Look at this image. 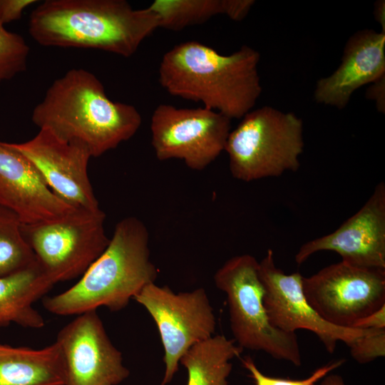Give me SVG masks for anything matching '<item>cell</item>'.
Instances as JSON below:
<instances>
[{
  "mask_svg": "<svg viewBox=\"0 0 385 385\" xmlns=\"http://www.w3.org/2000/svg\"><path fill=\"white\" fill-rule=\"evenodd\" d=\"M260 55L242 46L223 55L195 41L180 43L160 63L159 81L170 94L200 102L229 118H241L251 111L262 92Z\"/></svg>",
  "mask_w": 385,
  "mask_h": 385,
  "instance_id": "obj_1",
  "label": "cell"
},
{
  "mask_svg": "<svg viewBox=\"0 0 385 385\" xmlns=\"http://www.w3.org/2000/svg\"><path fill=\"white\" fill-rule=\"evenodd\" d=\"M33 123L83 144L97 158L130 139L142 117L133 105L115 102L91 72L73 68L56 79L34 108Z\"/></svg>",
  "mask_w": 385,
  "mask_h": 385,
  "instance_id": "obj_2",
  "label": "cell"
},
{
  "mask_svg": "<svg viewBox=\"0 0 385 385\" xmlns=\"http://www.w3.org/2000/svg\"><path fill=\"white\" fill-rule=\"evenodd\" d=\"M159 28L148 7L135 9L125 0H46L30 14L29 32L40 45L98 49L133 55Z\"/></svg>",
  "mask_w": 385,
  "mask_h": 385,
  "instance_id": "obj_3",
  "label": "cell"
},
{
  "mask_svg": "<svg viewBox=\"0 0 385 385\" xmlns=\"http://www.w3.org/2000/svg\"><path fill=\"white\" fill-rule=\"evenodd\" d=\"M158 270L150 257L149 232L138 218L120 220L103 252L66 291L45 297L44 308L52 314H81L106 307L125 308L147 284L155 282Z\"/></svg>",
  "mask_w": 385,
  "mask_h": 385,
  "instance_id": "obj_4",
  "label": "cell"
},
{
  "mask_svg": "<svg viewBox=\"0 0 385 385\" xmlns=\"http://www.w3.org/2000/svg\"><path fill=\"white\" fill-rule=\"evenodd\" d=\"M304 147L302 120L265 106L242 117L230 131L225 150L232 177L250 182L297 171Z\"/></svg>",
  "mask_w": 385,
  "mask_h": 385,
  "instance_id": "obj_5",
  "label": "cell"
},
{
  "mask_svg": "<svg viewBox=\"0 0 385 385\" xmlns=\"http://www.w3.org/2000/svg\"><path fill=\"white\" fill-rule=\"evenodd\" d=\"M213 279L215 286L226 294L231 331L240 348L262 351L297 366L302 364L296 333L283 332L269 319L259 262L252 255L231 257L216 271Z\"/></svg>",
  "mask_w": 385,
  "mask_h": 385,
  "instance_id": "obj_6",
  "label": "cell"
},
{
  "mask_svg": "<svg viewBox=\"0 0 385 385\" xmlns=\"http://www.w3.org/2000/svg\"><path fill=\"white\" fill-rule=\"evenodd\" d=\"M101 209L76 208L50 222L21 224L36 261L55 284L81 276L106 250L110 239Z\"/></svg>",
  "mask_w": 385,
  "mask_h": 385,
  "instance_id": "obj_7",
  "label": "cell"
},
{
  "mask_svg": "<svg viewBox=\"0 0 385 385\" xmlns=\"http://www.w3.org/2000/svg\"><path fill=\"white\" fill-rule=\"evenodd\" d=\"M133 299L144 307L158 327L164 350L161 385H166L178 371L184 354L213 336L216 319L212 307L204 288L175 293L155 282L145 285Z\"/></svg>",
  "mask_w": 385,
  "mask_h": 385,
  "instance_id": "obj_8",
  "label": "cell"
},
{
  "mask_svg": "<svg viewBox=\"0 0 385 385\" xmlns=\"http://www.w3.org/2000/svg\"><path fill=\"white\" fill-rule=\"evenodd\" d=\"M230 118L207 108L160 104L151 116V144L160 160L179 159L202 170L225 150Z\"/></svg>",
  "mask_w": 385,
  "mask_h": 385,
  "instance_id": "obj_9",
  "label": "cell"
},
{
  "mask_svg": "<svg viewBox=\"0 0 385 385\" xmlns=\"http://www.w3.org/2000/svg\"><path fill=\"white\" fill-rule=\"evenodd\" d=\"M304 296L327 322L352 328L359 319L385 304V270L344 261L302 277Z\"/></svg>",
  "mask_w": 385,
  "mask_h": 385,
  "instance_id": "obj_10",
  "label": "cell"
},
{
  "mask_svg": "<svg viewBox=\"0 0 385 385\" xmlns=\"http://www.w3.org/2000/svg\"><path fill=\"white\" fill-rule=\"evenodd\" d=\"M259 274L265 290L263 302L269 319L274 327L283 332L310 331L332 354L338 342L349 346L355 339L372 329L341 327L325 321L304 296L303 276L299 272L287 274L277 267L272 250H268L259 262Z\"/></svg>",
  "mask_w": 385,
  "mask_h": 385,
  "instance_id": "obj_11",
  "label": "cell"
},
{
  "mask_svg": "<svg viewBox=\"0 0 385 385\" xmlns=\"http://www.w3.org/2000/svg\"><path fill=\"white\" fill-rule=\"evenodd\" d=\"M64 361L66 385H117L129 376L96 310L78 314L56 338Z\"/></svg>",
  "mask_w": 385,
  "mask_h": 385,
  "instance_id": "obj_12",
  "label": "cell"
},
{
  "mask_svg": "<svg viewBox=\"0 0 385 385\" xmlns=\"http://www.w3.org/2000/svg\"><path fill=\"white\" fill-rule=\"evenodd\" d=\"M10 144L32 163L61 199L77 208L100 209L88 173L92 156L83 144L65 140L47 128H40L26 142Z\"/></svg>",
  "mask_w": 385,
  "mask_h": 385,
  "instance_id": "obj_13",
  "label": "cell"
},
{
  "mask_svg": "<svg viewBox=\"0 0 385 385\" xmlns=\"http://www.w3.org/2000/svg\"><path fill=\"white\" fill-rule=\"evenodd\" d=\"M332 251L342 260L385 270V185L380 182L364 205L334 232L303 244L295 255L298 265L312 255Z\"/></svg>",
  "mask_w": 385,
  "mask_h": 385,
  "instance_id": "obj_14",
  "label": "cell"
},
{
  "mask_svg": "<svg viewBox=\"0 0 385 385\" xmlns=\"http://www.w3.org/2000/svg\"><path fill=\"white\" fill-rule=\"evenodd\" d=\"M0 205L26 225L58 220L77 208L55 194L23 154L1 141Z\"/></svg>",
  "mask_w": 385,
  "mask_h": 385,
  "instance_id": "obj_15",
  "label": "cell"
},
{
  "mask_svg": "<svg viewBox=\"0 0 385 385\" xmlns=\"http://www.w3.org/2000/svg\"><path fill=\"white\" fill-rule=\"evenodd\" d=\"M385 75V33L356 31L348 39L339 66L320 78L314 93L319 103L342 109L353 93Z\"/></svg>",
  "mask_w": 385,
  "mask_h": 385,
  "instance_id": "obj_16",
  "label": "cell"
},
{
  "mask_svg": "<svg viewBox=\"0 0 385 385\" xmlns=\"http://www.w3.org/2000/svg\"><path fill=\"white\" fill-rule=\"evenodd\" d=\"M54 285L36 260L29 267L0 277V327L16 323L28 328L44 326L34 304Z\"/></svg>",
  "mask_w": 385,
  "mask_h": 385,
  "instance_id": "obj_17",
  "label": "cell"
},
{
  "mask_svg": "<svg viewBox=\"0 0 385 385\" xmlns=\"http://www.w3.org/2000/svg\"><path fill=\"white\" fill-rule=\"evenodd\" d=\"M0 385H66L57 342L39 349L0 344Z\"/></svg>",
  "mask_w": 385,
  "mask_h": 385,
  "instance_id": "obj_18",
  "label": "cell"
},
{
  "mask_svg": "<svg viewBox=\"0 0 385 385\" xmlns=\"http://www.w3.org/2000/svg\"><path fill=\"white\" fill-rule=\"evenodd\" d=\"M242 350L223 335H213L192 346L180 360L188 373L187 385H229L231 360Z\"/></svg>",
  "mask_w": 385,
  "mask_h": 385,
  "instance_id": "obj_19",
  "label": "cell"
},
{
  "mask_svg": "<svg viewBox=\"0 0 385 385\" xmlns=\"http://www.w3.org/2000/svg\"><path fill=\"white\" fill-rule=\"evenodd\" d=\"M148 8L158 17L159 28L179 31L224 14V0H155Z\"/></svg>",
  "mask_w": 385,
  "mask_h": 385,
  "instance_id": "obj_20",
  "label": "cell"
},
{
  "mask_svg": "<svg viewBox=\"0 0 385 385\" xmlns=\"http://www.w3.org/2000/svg\"><path fill=\"white\" fill-rule=\"evenodd\" d=\"M21 222L11 210L0 205V277L36 262L21 230Z\"/></svg>",
  "mask_w": 385,
  "mask_h": 385,
  "instance_id": "obj_21",
  "label": "cell"
},
{
  "mask_svg": "<svg viewBox=\"0 0 385 385\" xmlns=\"http://www.w3.org/2000/svg\"><path fill=\"white\" fill-rule=\"evenodd\" d=\"M29 53L23 37L8 31L0 21V83L26 69Z\"/></svg>",
  "mask_w": 385,
  "mask_h": 385,
  "instance_id": "obj_22",
  "label": "cell"
},
{
  "mask_svg": "<svg viewBox=\"0 0 385 385\" xmlns=\"http://www.w3.org/2000/svg\"><path fill=\"white\" fill-rule=\"evenodd\" d=\"M344 361L345 360L342 359L329 362L316 369L309 377L300 380L284 379L266 376L259 370L250 356L245 357L242 360V364L250 373L255 385H314L332 371L342 366Z\"/></svg>",
  "mask_w": 385,
  "mask_h": 385,
  "instance_id": "obj_23",
  "label": "cell"
},
{
  "mask_svg": "<svg viewBox=\"0 0 385 385\" xmlns=\"http://www.w3.org/2000/svg\"><path fill=\"white\" fill-rule=\"evenodd\" d=\"M351 357L359 364H366L385 356V329H372L355 339L349 346Z\"/></svg>",
  "mask_w": 385,
  "mask_h": 385,
  "instance_id": "obj_24",
  "label": "cell"
},
{
  "mask_svg": "<svg viewBox=\"0 0 385 385\" xmlns=\"http://www.w3.org/2000/svg\"><path fill=\"white\" fill-rule=\"evenodd\" d=\"M35 0H0V21L5 24L19 19L24 10Z\"/></svg>",
  "mask_w": 385,
  "mask_h": 385,
  "instance_id": "obj_25",
  "label": "cell"
},
{
  "mask_svg": "<svg viewBox=\"0 0 385 385\" xmlns=\"http://www.w3.org/2000/svg\"><path fill=\"white\" fill-rule=\"evenodd\" d=\"M255 2L253 0H224V14L233 21H242Z\"/></svg>",
  "mask_w": 385,
  "mask_h": 385,
  "instance_id": "obj_26",
  "label": "cell"
},
{
  "mask_svg": "<svg viewBox=\"0 0 385 385\" xmlns=\"http://www.w3.org/2000/svg\"><path fill=\"white\" fill-rule=\"evenodd\" d=\"M352 328L362 329H385V304L357 321Z\"/></svg>",
  "mask_w": 385,
  "mask_h": 385,
  "instance_id": "obj_27",
  "label": "cell"
},
{
  "mask_svg": "<svg viewBox=\"0 0 385 385\" xmlns=\"http://www.w3.org/2000/svg\"><path fill=\"white\" fill-rule=\"evenodd\" d=\"M384 79L383 76L372 83L367 95L369 98L376 101L378 110L384 112Z\"/></svg>",
  "mask_w": 385,
  "mask_h": 385,
  "instance_id": "obj_28",
  "label": "cell"
},
{
  "mask_svg": "<svg viewBox=\"0 0 385 385\" xmlns=\"http://www.w3.org/2000/svg\"><path fill=\"white\" fill-rule=\"evenodd\" d=\"M385 6L384 1H378L374 5V16L377 21L383 27V32H385Z\"/></svg>",
  "mask_w": 385,
  "mask_h": 385,
  "instance_id": "obj_29",
  "label": "cell"
},
{
  "mask_svg": "<svg viewBox=\"0 0 385 385\" xmlns=\"http://www.w3.org/2000/svg\"><path fill=\"white\" fill-rule=\"evenodd\" d=\"M320 385H345V384L340 375L329 373L322 379Z\"/></svg>",
  "mask_w": 385,
  "mask_h": 385,
  "instance_id": "obj_30",
  "label": "cell"
}]
</instances>
